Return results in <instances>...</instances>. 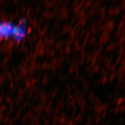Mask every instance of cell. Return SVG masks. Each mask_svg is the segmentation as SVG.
I'll return each mask as SVG.
<instances>
[{
	"instance_id": "1",
	"label": "cell",
	"mask_w": 125,
	"mask_h": 125,
	"mask_svg": "<svg viewBox=\"0 0 125 125\" xmlns=\"http://www.w3.org/2000/svg\"><path fill=\"white\" fill-rule=\"evenodd\" d=\"M28 30L27 23L24 19L18 23L10 21H0V40H10L19 42L26 37Z\"/></svg>"
}]
</instances>
